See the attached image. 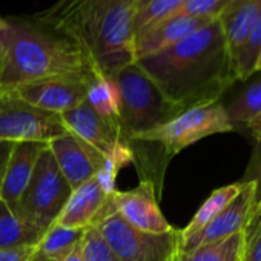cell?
Here are the masks:
<instances>
[{"mask_svg": "<svg viewBox=\"0 0 261 261\" xmlns=\"http://www.w3.org/2000/svg\"><path fill=\"white\" fill-rule=\"evenodd\" d=\"M160 192L155 185L140 180L139 186L129 191H115L111 194L115 214L129 226L149 233H166L174 229L163 215L159 204Z\"/></svg>", "mask_w": 261, "mask_h": 261, "instance_id": "cell-10", "label": "cell"}, {"mask_svg": "<svg viewBox=\"0 0 261 261\" xmlns=\"http://www.w3.org/2000/svg\"><path fill=\"white\" fill-rule=\"evenodd\" d=\"M14 145L16 143H13V142L0 140V186H2L5 171H7V166H8V160H10V155H11V152L14 149Z\"/></svg>", "mask_w": 261, "mask_h": 261, "instance_id": "cell-32", "label": "cell"}, {"mask_svg": "<svg viewBox=\"0 0 261 261\" xmlns=\"http://www.w3.org/2000/svg\"><path fill=\"white\" fill-rule=\"evenodd\" d=\"M95 229L120 261H177L180 255V229L175 227L166 233H149L112 214Z\"/></svg>", "mask_w": 261, "mask_h": 261, "instance_id": "cell-7", "label": "cell"}, {"mask_svg": "<svg viewBox=\"0 0 261 261\" xmlns=\"http://www.w3.org/2000/svg\"><path fill=\"white\" fill-rule=\"evenodd\" d=\"M20 246H34V241L19 217L0 200V250Z\"/></svg>", "mask_w": 261, "mask_h": 261, "instance_id": "cell-26", "label": "cell"}, {"mask_svg": "<svg viewBox=\"0 0 261 261\" xmlns=\"http://www.w3.org/2000/svg\"><path fill=\"white\" fill-rule=\"evenodd\" d=\"M112 80L120 95L121 142L134 140L180 114L137 62L120 69Z\"/></svg>", "mask_w": 261, "mask_h": 261, "instance_id": "cell-4", "label": "cell"}, {"mask_svg": "<svg viewBox=\"0 0 261 261\" xmlns=\"http://www.w3.org/2000/svg\"><path fill=\"white\" fill-rule=\"evenodd\" d=\"M241 261H261V223L246 238V249Z\"/></svg>", "mask_w": 261, "mask_h": 261, "instance_id": "cell-30", "label": "cell"}, {"mask_svg": "<svg viewBox=\"0 0 261 261\" xmlns=\"http://www.w3.org/2000/svg\"><path fill=\"white\" fill-rule=\"evenodd\" d=\"M80 244L83 261H120L95 227H86L83 230Z\"/></svg>", "mask_w": 261, "mask_h": 261, "instance_id": "cell-28", "label": "cell"}, {"mask_svg": "<svg viewBox=\"0 0 261 261\" xmlns=\"http://www.w3.org/2000/svg\"><path fill=\"white\" fill-rule=\"evenodd\" d=\"M105 198H106V194L98 186L94 177L71 192L56 223L69 229L91 227Z\"/></svg>", "mask_w": 261, "mask_h": 261, "instance_id": "cell-17", "label": "cell"}, {"mask_svg": "<svg viewBox=\"0 0 261 261\" xmlns=\"http://www.w3.org/2000/svg\"><path fill=\"white\" fill-rule=\"evenodd\" d=\"M243 86L230 97L229 101H221L227 118L237 129L247 127L250 121L261 114V71L253 72L249 79L238 82Z\"/></svg>", "mask_w": 261, "mask_h": 261, "instance_id": "cell-18", "label": "cell"}, {"mask_svg": "<svg viewBox=\"0 0 261 261\" xmlns=\"http://www.w3.org/2000/svg\"><path fill=\"white\" fill-rule=\"evenodd\" d=\"M85 229H69L54 223L34 246L31 261H57L82 240Z\"/></svg>", "mask_w": 261, "mask_h": 261, "instance_id": "cell-20", "label": "cell"}, {"mask_svg": "<svg viewBox=\"0 0 261 261\" xmlns=\"http://www.w3.org/2000/svg\"><path fill=\"white\" fill-rule=\"evenodd\" d=\"M261 13V0H227L218 20L221 23L233 72L238 54ZM237 77V75H235ZM238 82V80H237Z\"/></svg>", "mask_w": 261, "mask_h": 261, "instance_id": "cell-16", "label": "cell"}, {"mask_svg": "<svg viewBox=\"0 0 261 261\" xmlns=\"http://www.w3.org/2000/svg\"><path fill=\"white\" fill-rule=\"evenodd\" d=\"M86 103L103 118L118 124L120 95L115 82L103 74H94L86 94Z\"/></svg>", "mask_w": 261, "mask_h": 261, "instance_id": "cell-22", "label": "cell"}, {"mask_svg": "<svg viewBox=\"0 0 261 261\" xmlns=\"http://www.w3.org/2000/svg\"><path fill=\"white\" fill-rule=\"evenodd\" d=\"M139 2H140V0H139ZM139 2H137V4H139Z\"/></svg>", "mask_w": 261, "mask_h": 261, "instance_id": "cell-38", "label": "cell"}, {"mask_svg": "<svg viewBox=\"0 0 261 261\" xmlns=\"http://www.w3.org/2000/svg\"><path fill=\"white\" fill-rule=\"evenodd\" d=\"M134 13L136 5L123 0H60L42 14L83 48L97 72L112 79L137 62Z\"/></svg>", "mask_w": 261, "mask_h": 261, "instance_id": "cell-3", "label": "cell"}, {"mask_svg": "<svg viewBox=\"0 0 261 261\" xmlns=\"http://www.w3.org/2000/svg\"><path fill=\"white\" fill-rule=\"evenodd\" d=\"M241 183V181H240ZM252 185L241 183V191L209 224H206L198 233L189 238L180 246V253L195 249L201 244L220 241L235 233L244 232L247 229L250 215H252Z\"/></svg>", "mask_w": 261, "mask_h": 261, "instance_id": "cell-13", "label": "cell"}, {"mask_svg": "<svg viewBox=\"0 0 261 261\" xmlns=\"http://www.w3.org/2000/svg\"><path fill=\"white\" fill-rule=\"evenodd\" d=\"M46 146L48 143L45 142H19L14 145L2 186H0V200L14 214L25 189L30 185L36 163Z\"/></svg>", "mask_w": 261, "mask_h": 261, "instance_id": "cell-15", "label": "cell"}, {"mask_svg": "<svg viewBox=\"0 0 261 261\" xmlns=\"http://www.w3.org/2000/svg\"><path fill=\"white\" fill-rule=\"evenodd\" d=\"M240 191H241L240 181L226 185L212 191V194L198 207V211L195 212L192 220L188 223V226L185 229H180V246L186 243L189 238H192L195 233H198L206 224H209L229 203H232V200L238 195Z\"/></svg>", "mask_w": 261, "mask_h": 261, "instance_id": "cell-19", "label": "cell"}, {"mask_svg": "<svg viewBox=\"0 0 261 261\" xmlns=\"http://www.w3.org/2000/svg\"><path fill=\"white\" fill-rule=\"evenodd\" d=\"M235 130L226 115L221 101L186 109L134 140H149L159 143L166 155L172 159L188 146L214 134H226ZM127 143V142H126Z\"/></svg>", "mask_w": 261, "mask_h": 261, "instance_id": "cell-6", "label": "cell"}, {"mask_svg": "<svg viewBox=\"0 0 261 261\" xmlns=\"http://www.w3.org/2000/svg\"><path fill=\"white\" fill-rule=\"evenodd\" d=\"M60 117L66 130L88 143L103 157L121 142L118 124L100 117L86 101L60 114Z\"/></svg>", "mask_w": 261, "mask_h": 261, "instance_id": "cell-14", "label": "cell"}, {"mask_svg": "<svg viewBox=\"0 0 261 261\" xmlns=\"http://www.w3.org/2000/svg\"><path fill=\"white\" fill-rule=\"evenodd\" d=\"M123 2H127V4H133V5H137L139 0H123Z\"/></svg>", "mask_w": 261, "mask_h": 261, "instance_id": "cell-36", "label": "cell"}, {"mask_svg": "<svg viewBox=\"0 0 261 261\" xmlns=\"http://www.w3.org/2000/svg\"><path fill=\"white\" fill-rule=\"evenodd\" d=\"M241 183L252 185V215L246 229V238L259 226L261 223V136L253 137V149L249 159V165L244 171Z\"/></svg>", "mask_w": 261, "mask_h": 261, "instance_id": "cell-24", "label": "cell"}, {"mask_svg": "<svg viewBox=\"0 0 261 261\" xmlns=\"http://www.w3.org/2000/svg\"><path fill=\"white\" fill-rule=\"evenodd\" d=\"M133 163H134V154L126 142L117 143L115 148L108 155L103 157V163H101L98 172L95 174V180L106 195L117 191L118 172L124 166L133 165Z\"/></svg>", "mask_w": 261, "mask_h": 261, "instance_id": "cell-23", "label": "cell"}, {"mask_svg": "<svg viewBox=\"0 0 261 261\" xmlns=\"http://www.w3.org/2000/svg\"><path fill=\"white\" fill-rule=\"evenodd\" d=\"M57 261H83V256H82V244H80V241L74 246V249H72L69 253H66L65 256H62V258L57 259Z\"/></svg>", "mask_w": 261, "mask_h": 261, "instance_id": "cell-33", "label": "cell"}, {"mask_svg": "<svg viewBox=\"0 0 261 261\" xmlns=\"http://www.w3.org/2000/svg\"><path fill=\"white\" fill-rule=\"evenodd\" d=\"M246 249V233L240 232L220 241L201 244L181 252L177 261H241Z\"/></svg>", "mask_w": 261, "mask_h": 261, "instance_id": "cell-21", "label": "cell"}, {"mask_svg": "<svg viewBox=\"0 0 261 261\" xmlns=\"http://www.w3.org/2000/svg\"><path fill=\"white\" fill-rule=\"evenodd\" d=\"M247 129H250V133H252L253 137L261 136V114H258V115L250 121V124L247 126Z\"/></svg>", "mask_w": 261, "mask_h": 261, "instance_id": "cell-34", "label": "cell"}, {"mask_svg": "<svg viewBox=\"0 0 261 261\" xmlns=\"http://www.w3.org/2000/svg\"><path fill=\"white\" fill-rule=\"evenodd\" d=\"M137 63L180 112L221 101L237 83L218 19Z\"/></svg>", "mask_w": 261, "mask_h": 261, "instance_id": "cell-1", "label": "cell"}, {"mask_svg": "<svg viewBox=\"0 0 261 261\" xmlns=\"http://www.w3.org/2000/svg\"><path fill=\"white\" fill-rule=\"evenodd\" d=\"M2 22H4V19H2V17H0V25H2Z\"/></svg>", "mask_w": 261, "mask_h": 261, "instance_id": "cell-37", "label": "cell"}, {"mask_svg": "<svg viewBox=\"0 0 261 261\" xmlns=\"http://www.w3.org/2000/svg\"><path fill=\"white\" fill-rule=\"evenodd\" d=\"M256 71H261V53H259V57H258V62H256Z\"/></svg>", "mask_w": 261, "mask_h": 261, "instance_id": "cell-35", "label": "cell"}, {"mask_svg": "<svg viewBox=\"0 0 261 261\" xmlns=\"http://www.w3.org/2000/svg\"><path fill=\"white\" fill-rule=\"evenodd\" d=\"M91 74H97V69L83 48L43 14L4 19L0 25L2 89L48 77Z\"/></svg>", "mask_w": 261, "mask_h": 261, "instance_id": "cell-2", "label": "cell"}, {"mask_svg": "<svg viewBox=\"0 0 261 261\" xmlns=\"http://www.w3.org/2000/svg\"><path fill=\"white\" fill-rule=\"evenodd\" d=\"M71 192L72 189L62 175L49 148L46 146L36 163L30 185L16 211V215L33 238L34 246L56 223Z\"/></svg>", "mask_w": 261, "mask_h": 261, "instance_id": "cell-5", "label": "cell"}, {"mask_svg": "<svg viewBox=\"0 0 261 261\" xmlns=\"http://www.w3.org/2000/svg\"><path fill=\"white\" fill-rule=\"evenodd\" d=\"M34 246H20L0 250V261H31Z\"/></svg>", "mask_w": 261, "mask_h": 261, "instance_id": "cell-31", "label": "cell"}, {"mask_svg": "<svg viewBox=\"0 0 261 261\" xmlns=\"http://www.w3.org/2000/svg\"><path fill=\"white\" fill-rule=\"evenodd\" d=\"M92 75L94 74L48 77L19 85L10 91L34 108L60 115L86 101L88 86Z\"/></svg>", "mask_w": 261, "mask_h": 261, "instance_id": "cell-9", "label": "cell"}, {"mask_svg": "<svg viewBox=\"0 0 261 261\" xmlns=\"http://www.w3.org/2000/svg\"><path fill=\"white\" fill-rule=\"evenodd\" d=\"M218 19V17H215ZM214 17H194L185 13H175L174 16L149 27L148 30L134 36L136 60H142L159 54L175 43L181 42L192 33L206 27Z\"/></svg>", "mask_w": 261, "mask_h": 261, "instance_id": "cell-12", "label": "cell"}, {"mask_svg": "<svg viewBox=\"0 0 261 261\" xmlns=\"http://www.w3.org/2000/svg\"><path fill=\"white\" fill-rule=\"evenodd\" d=\"M65 133L59 114L34 108L10 89L0 88V140L49 143Z\"/></svg>", "mask_w": 261, "mask_h": 261, "instance_id": "cell-8", "label": "cell"}, {"mask_svg": "<svg viewBox=\"0 0 261 261\" xmlns=\"http://www.w3.org/2000/svg\"><path fill=\"white\" fill-rule=\"evenodd\" d=\"M48 148L72 191L94 178L103 163V155L100 152L69 130L53 139L48 143Z\"/></svg>", "mask_w": 261, "mask_h": 261, "instance_id": "cell-11", "label": "cell"}, {"mask_svg": "<svg viewBox=\"0 0 261 261\" xmlns=\"http://www.w3.org/2000/svg\"><path fill=\"white\" fill-rule=\"evenodd\" d=\"M259 53H261V13L238 54L235 63V75L238 82L249 79L256 71V62Z\"/></svg>", "mask_w": 261, "mask_h": 261, "instance_id": "cell-27", "label": "cell"}, {"mask_svg": "<svg viewBox=\"0 0 261 261\" xmlns=\"http://www.w3.org/2000/svg\"><path fill=\"white\" fill-rule=\"evenodd\" d=\"M185 0H140L134 13V36L180 11Z\"/></svg>", "mask_w": 261, "mask_h": 261, "instance_id": "cell-25", "label": "cell"}, {"mask_svg": "<svg viewBox=\"0 0 261 261\" xmlns=\"http://www.w3.org/2000/svg\"><path fill=\"white\" fill-rule=\"evenodd\" d=\"M227 0H185L180 13L194 17H218L224 10Z\"/></svg>", "mask_w": 261, "mask_h": 261, "instance_id": "cell-29", "label": "cell"}]
</instances>
